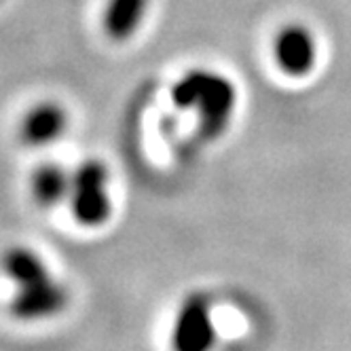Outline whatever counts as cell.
Wrapping results in <instances>:
<instances>
[{
	"label": "cell",
	"instance_id": "1",
	"mask_svg": "<svg viewBox=\"0 0 351 351\" xmlns=\"http://www.w3.org/2000/svg\"><path fill=\"white\" fill-rule=\"evenodd\" d=\"M171 97L180 108H197L204 132L214 138L227 128L231 119L235 87L220 74L193 70L173 85Z\"/></svg>",
	"mask_w": 351,
	"mask_h": 351
},
{
	"label": "cell",
	"instance_id": "2",
	"mask_svg": "<svg viewBox=\"0 0 351 351\" xmlns=\"http://www.w3.org/2000/svg\"><path fill=\"white\" fill-rule=\"evenodd\" d=\"M68 202L72 216L83 227H97L108 220L112 204L108 195V169L102 161L87 159L72 171Z\"/></svg>",
	"mask_w": 351,
	"mask_h": 351
},
{
	"label": "cell",
	"instance_id": "3",
	"mask_svg": "<svg viewBox=\"0 0 351 351\" xmlns=\"http://www.w3.org/2000/svg\"><path fill=\"white\" fill-rule=\"evenodd\" d=\"M216 341L210 305L204 294H191L173 322V351H210Z\"/></svg>",
	"mask_w": 351,
	"mask_h": 351
},
{
	"label": "cell",
	"instance_id": "4",
	"mask_svg": "<svg viewBox=\"0 0 351 351\" xmlns=\"http://www.w3.org/2000/svg\"><path fill=\"white\" fill-rule=\"evenodd\" d=\"M68 130V112L62 104L45 99L26 110L19 123V138L32 148L49 146Z\"/></svg>",
	"mask_w": 351,
	"mask_h": 351
},
{
	"label": "cell",
	"instance_id": "5",
	"mask_svg": "<svg viewBox=\"0 0 351 351\" xmlns=\"http://www.w3.org/2000/svg\"><path fill=\"white\" fill-rule=\"evenodd\" d=\"M68 300V292L62 284L47 278L36 284L19 286L13 300L11 311L19 319H43L60 313Z\"/></svg>",
	"mask_w": 351,
	"mask_h": 351
},
{
	"label": "cell",
	"instance_id": "6",
	"mask_svg": "<svg viewBox=\"0 0 351 351\" xmlns=\"http://www.w3.org/2000/svg\"><path fill=\"white\" fill-rule=\"evenodd\" d=\"M273 53L286 74L303 77L315 66V40L303 26H288L275 36Z\"/></svg>",
	"mask_w": 351,
	"mask_h": 351
},
{
	"label": "cell",
	"instance_id": "7",
	"mask_svg": "<svg viewBox=\"0 0 351 351\" xmlns=\"http://www.w3.org/2000/svg\"><path fill=\"white\" fill-rule=\"evenodd\" d=\"M148 11V0H106L102 28L108 38L125 40L136 34Z\"/></svg>",
	"mask_w": 351,
	"mask_h": 351
},
{
	"label": "cell",
	"instance_id": "8",
	"mask_svg": "<svg viewBox=\"0 0 351 351\" xmlns=\"http://www.w3.org/2000/svg\"><path fill=\"white\" fill-rule=\"evenodd\" d=\"M72 173L58 163H45L32 176V195L36 204L51 208L70 197Z\"/></svg>",
	"mask_w": 351,
	"mask_h": 351
},
{
	"label": "cell",
	"instance_id": "9",
	"mask_svg": "<svg viewBox=\"0 0 351 351\" xmlns=\"http://www.w3.org/2000/svg\"><path fill=\"white\" fill-rule=\"evenodd\" d=\"M0 267H3L7 278L17 284V288L51 278L45 261L28 247H11V250H7L3 261H0Z\"/></svg>",
	"mask_w": 351,
	"mask_h": 351
},
{
	"label": "cell",
	"instance_id": "10",
	"mask_svg": "<svg viewBox=\"0 0 351 351\" xmlns=\"http://www.w3.org/2000/svg\"><path fill=\"white\" fill-rule=\"evenodd\" d=\"M0 3H3V0H0Z\"/></svg>",
	"mask_w": 351,
	"mask_h": 351
}]
</instances>
